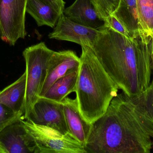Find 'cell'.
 I'll return each mask as SVG.
<instances>
[{"label": "cell", "mask_w": 153, "mask_h": 153, "mask_svg": "<svg viewBox=\"0 0 153 153\" xmlns=\"http://www.w3.org/2000/svg\"><path fill=\"white\" fill-rule=\"evenodd\" d=\"M153 144V85L140 94L118 93L92 124L86 153H150Z\"/></svg>", "instance_id": "cell-1"}, {"label": "cell", "mask_w": 153, "mask_h": 153, "mask_svg": "<svg viewBox=\"0 0 153 153\" xmlns=\"http://www.w3.org/2000/svg\"><path fill=\"white\" fill-rule=\"evenodd\" d=\"M98 30L92 49L119 89L130 96L147 90L153 71L152 42L126 37L104 25Z\"/></svg>", "instance_id": "cell-2"}, {"label": "cell", "mask_w": 153, "mask_h": 153, "mask_svg": "<svg viewBox=\"0 0 153 153\" xmlns=\"http://www.w3.org/2000/svg\"><path fill=\"white\" fill-rule=\"evenodd\" d=\"M81 47L75 99L84 118L93 124L104 115L119 89L105 71L92 48L85 45Z\"/></svg>", "instance_id": "cell-3"}, {"label": "cell", "mask_w": 153, "mask_h": 153, "mask_svg": "<svg viewBox=\"0 0 153 153\" xmlns=\"http://www.w3.org/2000/svg\"><path fill=\"white\" fill-rule=\"evenodd\" d=\"M44 42L25 49L22 53L26 63V90L23 119H27L39 94L46 76L49 60L54 52Z\"/></svg>", "instance_id": "cell-4"}, {"label": "cell", "mask_w": 153, "mask_h": 153, "mask_svg": "<svg viewBox=\"0 0 153 153\" xmlns=\"http://www.w3.org/2000/svg\"><path fill=\"white\" fill-rule=\"evenodd\" d=\"M36 144V153H87L84 146L71 133L63 134L52 128L21 120Z\"/></svg>", "instance_id": "cell-5"}, {"label": "cell", "mask_w": 153, "mask_h": 153, "mask_svg": "<svg viewBox=\"0 0 153 153\" xmlns=\"http://www.w3.org/2000/svg\"><path fill=\"white\" fill-rule=\"evenodd\" d=\"M27 0H0V37L10 46L27 36Z\"/></svg>", "instance_id": "cell-6"}, {"label": "cell", "mask_w": 153, "mask_h": 153, "mask_svg": "<svg viewBox=\"0 0 153 153\" xmlns=\"http://www.w3.org/2000/svg\"><path fill=\"white\" fill-rule=\"evenodd\" d=\"M26 120L52 128L63 134L69 133L62 102H57L43 97L39 98Z\"/></svg>", "instance_id": "cell-7"}, {"label": "cell", "mask_w": 153, "mask_h": 153, "mask_svg": "<svg viewBox=\"0 0 153 153\" xmlns=\"http://www.w3.org/2000/svg\"><path fill=\"white\" fill-rule=\"evenodd\" d=\"M99 32V30L76 23L63 13L48 37L51 39L70 41L92 47Z\"/></svg>", "instance_id": "cell-8"}, {"label": "cell", "mask_w": 153, "mask_h": 153, "mask_svg": "<svg viewBox=\"0 0 153 153\" xmlns=\"http://www.w3.org/2000/svg\"><path fill=\"white\" fill-rule=\"evenodd\" d=\"M80 57L71 50L54 51L50 57L46 76L39 94L43 97L52 84L59 78L79 69Z\"/></svg>", "instance_id": "cell-9"}, {"label": "cell", "mask_w": 153, "mask_h": 153, "mask_svg": "<svg viewBox=\"0 0 153 153\" xmlns=\"http://www.w3.org/2000/svg\"><path fill=\"white\" fill-rule=\"evenodd\" d=\"M13 123L0 133V142L8 153H36V146L22 124Z\"/></svg>", "instance_id": "cell-10"}, {"label": "cell", "mask_w": 153, "mask_h": 153, "mask_svg": "<svg viewBox=\"0 0 153 153\" xmlns=\"http://www.w3.org/2000/svg\"><path fill=\"white\" fill-rule=\"evenodd\" d=\"M69 133L84 146L89 138L92 124L84 118L78 109L76 99L67 97L62 101Z\"/></svg>", "instance_id": "cell-11"}, {"label": "cell", "mask_w": 153, "mask_h": 153, "mask_svg": "<svg viewBox=\"0 0 153 153\" xmlns=\"http://www.w3.org/2000/svg\"><path fill=\"white\" fill-rule=\"evenodd\" d=\"M63 13L71 20L89 28L99 29L104 24L91 0H75L65 9Z\"/></svg>", "instance_id": "cell-12"}, {"label": "cell", "mask_w": 153, "mask_h": 153, "mask_svg": "<svg viewBox=\"0 0 153 153\" xmlns=\"http://www.w3.org/2000/svg\"><path fill=\"white\" fill-rule=\"evenodd\" d=\"M26 80L27 74L25 71L14 82L0 91V104L4 105L13 112L23 117Z\"/></svg>", "instance_id": "cell-13"}, {"label": "cell", "mask_w": 153, "mask_h": 153, "mask_svg": "<svg viewBox=\"0 0 153 153\" xmlns=\"http://www.w3.org/2000/svg\"><path fill=\"white\" fill-rule=\"evenodd\" d=\"M26 12L36 21L39 27H55L61 14L52 6L41 0H27Z\"/></svg>", "instance_id": "cell-14"}, {"label": "cell", "mask_w": 153, "mask_h": 153, "mask_svg": "<svg viewBox=\"0 0 153 153\" xmlns=\"http://www.w3.org/2000/svg\"><path fill=\"white\" fill-rule=\"evenodd\" d=\"M139 37L150 44L153 38V0H136Z\"/></svg>", "instance_id": "cell-15"}, {"label": "cell", "mask_w": 153, "mask_h": 153, "mask_svg": "<svg viewBox=\"0 0 153 153\" xmlns=\"http://www.w3.org/2000/svg\"><path fill=\"white\" fill-rule=\"evenodd\" d=\"M78 72L79 69H76L59 78L52 84L43 98L61 102L69 94L75 92Z\"/></svg>", "instance_id": "cell-16"}, {"label": "cell", "mask_w": 153, "mask_h": 153, "mask_svg": "<svg viewBox=\"0 0 153 153\" xmlns=\"http://www.w3.org/2000/svg\"><path fill=\"white\" fill-rule=\"evenodd\" d=\"M112 14L125 25L131 37H139L136 0H120L118 7Z\"/></svg>", "instance_id": "cell-17"}, {"label": "cell", "mask_w": 153, "mask_h": 153, "mask_svg": "<svg viewBox=\"0 0 153 153\" xmlns=\"http://www.w3.org/2000/svg\"><path fill=\"white\" fill-rule=\"evenodd\" d=\"M101 19H105L117 10L120 0H91Z\"/></svg>", "instance_id": "cell-18"}, {"label": "cell", "mask_w": 153, "mask_h": 153, "mask_svg": "<svg viewBox=\"0 0 153 153\" xmlns=\"http://www.w3.org/2000/svg\"><path fill=\"white\" fill-rule=\"evenodd\" d=\"M23 116L13 112L4 105L0 104V133L10 125L20 119Z\"/></svg>", "instance_id": "cell-19"}, {"label": "cell", "mask_w": 153, "mask_h": 153, "mask_svg": "<svg viewBox=\"0 0 153 153\" xmlns=\"http://www.w3.org/2000/svg\"><path fill=\"white\" fill-rule=\"evenodd\" d=\"M104 25L124 36L131 37L129 31L125 25L114 14H111L105 19Z\"/></svg>", "instance_id": "cell-20"}, {"label": "cell", "mask_w": 153, "mask_h": 153, "mask_svg": "<svg viewBox=\"0 0 153 153\" xmlns=\"http://www.w3.org/2000/svg\"><path fill=\"white\" fill-rule=\"evenodd\" d=\"M45 2L50 4L54 9H55L59 14L63 13L65 6V2L64 0H41Z\"/></svg>", "instance_id": "cell-21"}, {"label": "cell", "mask_w": 153, "mask_h": 153, "mask_svg": "<svg viewBox=\"0 0 153 153\" xmlns=\"http://www.w3.org/2000/svg\"><path fill=\"white\" fill-rule=\"evenodd\" d=\"M0 153H8L7 150L1 142H0Z\"/></svg>", "instance_id": "cell-22"}, {"label": "cell", "mask_w": 153, "mask_h": 153, "mask_svg": "<svg viewBox=\"0 0 153 153\" xmlns=\"http://www.w3.org/2000/svg\"><path fill=\"white\" fill-rule=\"evenodd\" d=\"M151 45H152V55H153V41L152 40V43H151ZM153 85V80L152 82Z\"/></svg>", "instance_id": "cell-23"}, {"label": "cell", "mask_w": 153, "mask_h": 153, "mask_svg": "<svg viewBox=\"0 0 153 153\" xmlns=\"http://www.w3.org/2000/svg\"></svg>", "instance_id": "cell-24"}]
</instances>
